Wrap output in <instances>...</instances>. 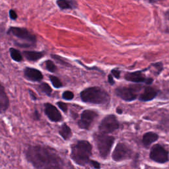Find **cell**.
Segmentation results:
<instances>
[{"label": "cell", "instance_id": "obj_4", "mask_svg": "<svg viewBox=\"0 0 169 169\" xmlns=\"http://www.w3.org/2000/svg\"><path fill=\"white\" fill-rule=\"evenodd\" d=\"M94 142L97 145L100 157L103 159L108 158L111 149L114 143L115 138L108 134L96 133L94 136Z\"/></svg>", "mask_w": 169, "mask_h": 169}, {"label": "cell", "instance_id": "obj_13", "mask_svg": "<svg viewBox=\"0 0 169 169\" xmlns=\"http://www.w3.org/2000/svg\"><path fill=\"white\" fill-rule=\"evenodd\" d=\"M147 68L144 70L136 71L133 72H128L125 74L124 78L126 81L133 83H143L145 82L147 78L143 74V71H147Z\"/></svg>", "mask_w": 169, "mask_h": 169}, {"label": "cell", "instance_id": "obj_28", "mask_svg": "<svg viewBox=\"0 0 169 169\" xmlns=\"http://www.w3.org/2000/svg\"><path fill=\"white\" fill-rule=\"evenodd\" d=\"M120 71L118 70V69H113L111 71V75L112 76H114L116 79H119L120 77Z\"/></svg>", "mask_w": 169, "mask_h": 169}, {"label": "cell", "instance_id": "obj_19", "mask_svg": "<svg viewBox=\"0 0 169 169\" xmlns=\"http://www.w3.org/2000/svg\"><path fill=\"white\" fill-rule=\"evenodd\" d=\"M59 133L62 138L65 140H69L72 136V132L70 126L65 123H63L59 129Z\"/></svg>", "mask_w": 169, "mask_h": 169}, {"label": "cell", "instance_id": "obj_18", "mask_svg": "<svg viewBox=\"0 0 169 169\" xmlns=\"http://www.w3.org/2000/svg\"><path fill=\"white\" fill-rule=\"evenodd\" d=\"M58 7L62 10L74 9L77 7V3L75 1H65V0H59L56 2Z\"/></svg>", "mask_w": 169, "mask_h": 169}, {"label": "cell", "instance_id": "obj_17", "mask_svg": "<svg viewBox=\"0 0 169 169\" xmlns=\"http://www.w3.org/2000/svg\"><path fill=\"white\" fill-rule=\"evenodd\" d=\"M24 57L29 61H36L41 60L44 57L45 53L44 52H37V51H24L22 52Z\"/></svg>", "mask_w": 169, "mask_h": 169}, {"label": "cell", "instance_id": "obj_26", "mask_svg": "<svg viewBox=\"0 0 169 169\" xmlns=\"http://www.w3.org/2000/svg\"><path fill=\"white\" fill-rule=\"evenodd\" d=\"M9 18L11 20H13V21L16 20L18 17L17 13H16V11L14 9H10L9 11Z\"/></svg>", "mask_w": 169, "mask_h": 169}, {"label": "cell", "instance_id": "obj_16", "mask_svg": "<svg viewBox=\"0 0 169 169\" xmlns=\"http://www.w3.org/2000/svg\"><path fill=\"white\" fill-rule=\"evenodd\" d=\"M159 135L157 133L152 132H149L145 133L143 136L142 143L144 145V147L147 148L152 143L157 142V141L159 139Z\"/></svg>", "mask_w": 169, "mask_h": 169}, {"label": "cell", "instance_id": "obj_30", "mask_svg": "<svg viewBox=\"0 0 169 169\" xmlns=\"http://www.w3.org/2000/svg\"><path fill=\"white\" fill-rule=\"evenodd\" d=\"M32 117L35 120H38L39 119H40L41 116H40V114H39L38 110H36L35 112H34V113L32 114Z\"/></svg>", "mask_w": 169, "mask_h": 169}, {"label": "cell", "instance_id": "obj_34", "mask_svg": "<svg viewBox=\"0 0 169 169\" xmlns=\"http://www.w3.org/2000/svg\"><path fill=\"white\" fill-rule=\"evenodd\" d=\"M116 111H117L118 113V114H120L122 113V109H120V108H117V109H116Z\"/></svg>", "mask_w": 169, "mask_h": 169}, {"label": "cell", "instance_id": "obj_1", "mask_svg": "<svg viewBox=\"0 0 169 169\" xmlns=\"http://www.w3.org/2000/svg\"><path fill=\"white\" fill-rule=\"evenodd\" d=\"M27 160L37 169H64V161L54 149L44 145H30L25 151Z\"/></svg>", "mask_w": 169, "mask_h": 169}, {"label": "cell", "instance_id": "obj_20", "mask_svg": "<svg viewBox=\"0 0 169 169\" xmlns=\"http://www.w3.org/2000/svg\"><path fill=\"white\" fill-rule=\"evenodd\" d=\"M9 52L11 59L13 61H16V62H21V61H22V60H23L22 55L19 50H17L14 48H10L9 50Z\"/></svg>", "mask_w": 169, "mask_h": 169}, {"label": "cell", "instance_id": "obj_15", "mask_svg": "<svg viewBox=\"0 0 169 169\" xmlns=\"http://www.w3.org/2000/svg\"><path fill=\"white\" fill-rule=\"evenodd\" d=\"M158 90L152 87H146L143 92L139 95V100L143 102H147L154 99L158 94Z\"/></svg>", "mask_w": 169, "mask_h": 169}, {"label": "cell", "instance_id": "obj_9", "mask_svg": "<svg viewBox=\"0 0 169 169\" xmlns=\"http://www.w3.org/2000/svg\"><path fill=\"white\" fill-rule=\"evenodd\" d=\"M140 87L137 86H122L116 89V94L126 101H132L138 97Z\"/></svg>", "mask_w": 169, "mask_h": 169}, {"label": "cell", "instance_id": "obj_21", "mask_svg": "<svg viewBox=\"0 0 169 169\" xmlns=\"http://www.w3.org/2000/svg\"><path fill=\"white\" fill-rule=\"evenodd\" d=\"M38 89L41 92L45 93L48 96H50V94H51L52 91V88L50 87V86L46 83H41L40 85L38 86Z\"/></svg>", "mask_w": 169, "mask_h": 169}, {"label": "cell", "instance_id": "obj_11", "mask_svg": "<svg viewBox=\"0 0 169 169\" xmlns=\"http://www.w3.org/2000/svg\"><path fill=\"white\" fill-rule=\"evenodd\" d=\"M44 112L52 122H58L62 119V116L58 109L50 103H46L44 104Z\"/></svg>", "mask_w": 169, "mask_h": 169}, {"label": "cell", "instance_id": "obj_12", "mask_svg": "<svg viewBox=\"0 0 169 169\" xmlns=\"http://www.w3.org/2000/svg\"><path fill=\"white\" fill-rule=\"evenodd\" d=\"M24 76L27 80L34 81V82H39L42 81L43 79V75L41 71L37 69L33 68V67H27L24 69L23 71Z\"/></svg>", "mask_w": 169, "mask_h": 169}, {"label": "cell", "instance_id": "obj_2", "mask_svg": "<svg viewBox=\"0 0 169 169\" xmlns=\"http://www.w3.org/2000/svg\"><path fill=\"white\" fill-rule=\"evenodd\" d=\"M92 145L88 141L80 140L73 144L71 147L70 157L77 165L84 167L90 165L91 162Z\"/></svg>", "mask_w": 169, "mask_h": 169}, {"label": "cell", "instance_id": "obj_3", "mask_svg": "<svg viewBox=\"0 0 169 169\" xmlns=\"http://www.w3.org/2000/svg\"><path fill=\"white\" fill-rule=\"evenodd\" d=\"M81 99L83 102L95 104H106L110 102L109 94L102 88L93 87L81 91Z\"/></svg>", "mask_w": 169, "mask_h": 169}, {"label": "cell", "instance_id": "obj_29", "mask_svg": "<svg viewBox=\"0 0 169 169\" xmlns=\"http://www.w3.org/2000/svg\"><path fill=\"white\" fill-rule=\"evenodd\" d=\"M90 165L93 167L94 169H100V164L96 161L92 160L91 163H90Z\"/></svg>", "mask_w": 169, "mask_h": 169}, {"label": "cell", "instance_id": "obj_8", "mask_svg": "<svg viewBox=\"0 0 169 169\" xmlns=\"http://www.w3.org/2000/svg\"><path fill=\"white\" fill-rule=\"evenodd\" d=\"M149 157L154 162L164 164L168 161V151L162 145L155 144L151 149Z\"/></svg>", "mask_w": 169, "mask_h": 169}, {"label": "cell", "instance_id": "obj_6", "mask_svg": "<svg viewBox=\"0 0 169 169\" xmlns=\"http://www.w3.org/2000/svg\"><path fill=\"white\" fill-rule=\"evenodd\" d=\"M133 152L128 145L118 143L112 152V158L116 162H120L132 159Z\"/></svg>", "mask_w": 169, "mask_h": 169}, {"label": "cell", "instance_id": "obj_25", "mask_svg": "<svg viewBox=\"0 0 169 169\" xmlns=\"http://www.w3.org/2000/svg\"><path fill=\"white\" fill-rule=\"evenodd\" d=\"M74 97V94L70 91H66L64 92L62 94V98L67 100H71Z\"/></svg>", "mask_w": 169, "mask_h": 169}, {"label": "cell", "instance_id": "obj_31", "mask_svg": "<svg viewBox=\"0 0 169 169\" xmlns=\"http://www.w3.org/2000/svg\"><path fill=\"white\" fill-rule=\"evenodd\" d=\"M29 95H30V97L31 98V99L32 100H36L37 99V97L36 96L35 93H34L32 90L31 89H29Z\"/></svg>", "mask_w": 169, "mask_h": 169}, {"label": "cell", "instance_id": "obj_24", "mask_svg": "<svg viewBox=\"0 0 169 169\" xmlns=\"http://www.w3.org/2000/svg\"><path fill=\"white\" fill-rule=\"evenodd\" d=\"M51 57L54 59L57 62L61 65H63L64 66H66V67H69V66H71V65L70 64V63L67 62V61H65L62 58L60 57V56H58V55H55V54H52L51 55Z\"/></svg>", "mask_w": 169, "mask_h": 169}, {"label": "cell", "instance_id": "obj_23", "mask_svg": "<svg viewBox=\"0 0 169 169\" xmlns=\"http://www.w3.org/2000/svg\"><path fill=\"white\" fill-rule=\"evenodd\" d=\"M45 66L48 71L52 73H54L57 71V67L51 60H47L45 61Z\"/></svg>", "mask_w": 169, "mask_h": 169}, {"label": "cell", "instance_id": "obj_35", "mask_svg": "<svg viewBox=\"0 0 169 169\" xmlns=\"http://www.w3.org/2000/svg\"><path fill=\"white\" fill-rule=\"evenodd\" d=\"M145 169H157V168H153V167H151L150 166L145 165Z\"/></svg>", "mask_w": 169, "mask_h": 169}, {"label": "cell", "instance_id": "obj_7", "mask_svg": "<svg viewBox=\"0 0 169 169\" xmlns=\"http://www.w3.org/2000/svg\"><path fill=\"white\" fill-rule=\"evenodd\" d=\"M120 124L117 118L113 115H108L103 118L101 121L99 129L101 133L108 134L114 132L119 128Z\"/></svg>", "mask_w": 169, "mask_h": 169}, {"label": "cell", "instance_id": "obj_27", "mask_svg": "<svg viewBox=\"0 0 169 169\" xmlns=\"http://www.w3.org/2000/svg\"><path fill=\"white\" fill-rule=\"evenodd\" d=\"M57 105L63 112H67V109H68V106H67V104L66 103H63V102H58L57 103Z\"/></svg>", "mask_w": 169, "mask_h": 169}, {"label": "cell", "instance_id": "obj_10", "mask_svg": "<svg viewBox=\"0 0 169 169\" xmlns=\"http://www.w3.org/2000/svg\"><path fill=\"white\" fill-rule=\"evenodd\" d=\"M98 113L93 110H84L81 115L80 120L79 121V127L83 129H89L91 128L94 120L98 118Z\"/></svg>", "mask_w": 169, "mask_h": 169}, {"label": "cell", "instance_id": "obj_32", "mask_svg": "<svg viewBox=\"0 0 169 169\" xmlns=\"http://www.w3.org/2000/svg\"><path fill=\"white\" fill-rule=\"evenodd\" d=\"M108 81L109 83L111 84V85H113V84L115 83L114 80H113V76H112L111 74H110L108 77Z\"/></svg>", "mask_w": 169, "mask_h": 169}, {"label": "cell", "instance_id": "obj_14", "mask_svg": "<svg viewBox=\"0 0 169 169\" xmlns=\"http://www.w3.org/2000/svg\"><path fill=\"white\" fill-rule=\"evenodd\" d=\"M10 105L9 99L3 85L0 83V114H4L8 110Z\"/></svg>", "mask_w": 169, "mask_h": 169}, {"label": "cell", "instance_id": "obj_33", "mask_svg": "<svg viewBox=\"0 0 169 169\" xmlns=\"http://www.w3.org/2000/svg\"><path fill=\"white\" fill-rule=\"evenodd\" d=\"M153 82V79L152 78H147V80L145 81V83L147 84H151Z\"/></svg>", "mask_w": 169, "mask_h": 169}, {"label": "cell", "instance_id": "obj_5", "mask_svg": "<svg viewBox=\"0 0 169 169\" xmlns=\"http://www.w3.org/2000/svg\"><path fill=\"white\" fill-rule=\"evenodd\" d=\"M7 35H13L22 41L27 42L28 44L32 46L36 42V36L25 28L11 27L7 30Z\"/></svg>", "mask_w": 169, "mask_h": 169}, {"label": "cell", "instance_id": "obj_22", "mask_svg": "<svg viewBox=\"0 0 169 169\" xmlns=\"http://www.w3.org/2000/svg\"><path fill=\"white\" fill-rule=\"evenodd\" d=\"M50 80L51 81L52 84H53V86L56 88V89H59L63 87V84L60 81V79L57 77L54 76V75H50Z\"/></svg>", "mask_w": 169, "mask_h": 169}]
</instances>
